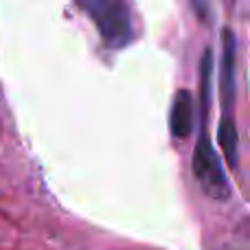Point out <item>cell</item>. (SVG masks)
Segmentation results:
<instances>
[{"label":"cell","mask_w":250,"mask_h":250,"mask_svg":"<svg viewBox=\"0 0 250 250\" xmlns=\"http://www.w3.org/2000/svg\"><path fill=\"white\" fill-rule=\"evenodd\" d=\"M77 4L90 16L108 46L121 48L132 40V20L125 0H77Z\"/></svg>","instance_id":"6da1fadb"},{"label":"cell","mask_w":250,"mask_h":250,"mask_svg":"<svg viewBox=\"0 0 250 250\" xmlns=\"http://www.w3.org/2000/svg\"><path fill=\"white\" fill-rule=\"evenodd\" d=\"M193 176L208 198L217 200V202L229 200L230 195L229 178H226L224 169H222L220 156H217L207 132H202V136L198 138V145L193 149Z\"/></svg>","instance_id":"7a4b0ae2"},{"label":"cell","mask_w":250,"mask_h":250,"mask_svg":"<svg viewBox=\"0 0 250 250\" xmlns=\"http://www.w3.org/2000/svg\"><path fill=\"white\" fill-rule=\"evenodd\" d=\"M235 60H237V38L226 26L222 31V60H220V97L224 110H229L235 101Z\"/></svg>","instance_id":"3957f363"},{"label":"cell","mask_w":250,"mask_h":250,"mask_svg":"<svg viewBox=\"0 0 250 250\" xmlns=\"http://www.w3.org/2000/svg\"><path fill=\"white\" fill-rule=\"evenodd\" d=\"M169 127L176 138H187L193 132V97L189 90H180L173 99Z\"/></svg>","instance_id":"277c9868"},{"label":"cell","mask_w":250,"mask_h":250,"mask_svg":"<svg viewBox=\"0 0 250 250\" xmlns=\"http://www.w3.org/2000/svg\"><path fill=\"white\" fill-rule=\"evenodd\" d=\"M217 143H220L222 151H224L226 160L230 167H237V151H239V136H237V125L235 119L224 114L217 127Z\"/></svg>","instance_id":"5b68a950"},{"label":"cell","mask_w":250,"mask_h":250,"mask_svg":"<svg viewBox=\"0 0 250 250\" xmlns=\"http://www.w3.org/2000/svg\"><path fill=\"white\" fill-rule=\"evenodd\" d=\"M193 7H195V11H198V16L200 18H207V0H193Z\"/></svg>","instance_id":"8992f818"}]
</instances>
